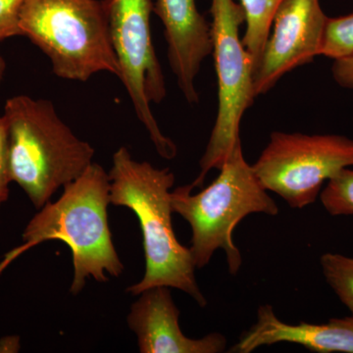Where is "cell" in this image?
I'll list each match as a JSON object with an SVG mask.
<instances>
[{
	"instance_id": "obj_10",
	"label": "cell",
	"mask_w": 353,
	"mask_h": 353,
	"mask_svg": "<svg viewBox=\"0 0 353 353\" xmlns=\"http://www.w3.org/2000/svg\"><path fill=\"white\" fill-rule=\"evenodd\" d=\"M153 12L163 25L169 64L178 87L188 103L194 105L199 102L196 77L212 50L210 24L196 0H157Z\"/></svg>"
},
{
	"instance_id": "obj_14",
	"label": "cell",
	"mask_w": 353,
	"mask_h": 353,
	"mask_svg": "<svg viewBox=\"0 0 353 353\" xmlns=\"http://www.w3.org/2000/svg\"><path fill=\"white\" fill-rule=\"evenodd\" d=\"M320 265L327 283L353 315V257L325 253L320 257Z\"/></svg>"
},
{
	"instance_id": "obj_1",
	"label": "cell",
	"mask_w": 353,
	"mask_h": 353,
	"mask_svg": "<svg viewBox=\"0 0 353 353\" xmlns=\"http://www.w3.org/2000/svg\"><path fill=\"white\" fill-rule=\"evenodd\" d=\"M110 180L101 165L94 163L63 187L57 201L39 209L23 233L22 245L14 248L0 263V273L30 248L48 241H64L72 252L74 279L70 292L78 294L85 281L108 280L106 273L119 277L124 266L114 248L108 225Z\"/></svg>"
},
{
	"instance_id": "obj_17",
	"label": "cell",
	"mask_w": 353,
	"mask_h": 353,
	"mask_svg": "<svg viewBox=\"0 0 353 353\" xmlns=\"http://www.w3.org/2000/svg\"><path fill=\"white\" fill-rule=\"evenodd\" d=\"M26 0H0V43L21 36L20 14Z\"/></svg>"
},
{
	"instance_id": "obj_20",
	"label": "cell",
	"mask_w": 353,
	"mask_h": 353,
	"mask_svg": "<svg viewBox=\"0 0 353 353\" xmlns=\"http://www.w3.org/2000/svg\"><path fill=\"white\" fill-rule=\"evenodd\" d=\"M6 62L0 53V85H1L2 80H3L4 74H6Z\"/></svg>"
},
{
	"instance_id": "obj_4",
	"label": "cell",
	"mask_w": 353,
	"mask_h": 353,
	"mask_svg": "<svg viewBox=\"0 0 353 353\" xmlns=\"http://www.w3.org/2000/svg\"><path fill=\"white\" fill-rule=\"evenodd\" d=\"M219 171L217 178L199 194H192V185L171 192L172 209L192 228L190 250L196 268H203L216 250H223L230 273L236 275L243 259L234 243V229L254 213L278 215L279 208L259 182L252 165L246 162L241 143L234 148Z\"/></svg>"
},
{
	"instance_id": "obj_15",
	"label": "cell",
	"mask_w": 353,
	"mask_h": 353,
	"mask_svg": "<svg viewBox=\"0 0 353 353\" xmlns=\"http://www.w3.org/2000/svg\"><path fill=\"white\" fill-rule=\"evenodd\" d=\"M320 199L330 215H353V169H343L329 180Z\"/></svg>"
},
{
	"instance_id": "obj_3",
	"label": "cell",
	"mask_w": 353,
	"mask_h": 353,
	"mask_svg": "<svg viewBox=\"0 0 353 353\" xmlns=\"http://www.w3.org/2000/svg\"><path fill=\"white\" fill-rule=\"evenodd\" d=\"M2 116L11 180L39 210L94 162V148L74 134L48 99L15 95Z\"/></svg>"
},
{
	"instance_id": "obj_6",
	"label": "cell",
	"mask_w": 353,
	"mask_h": 353,
	"mask_svg": "<svg viewBox=\"0 0 353 353\" xmlns=\"http://www.w3.org/2000/svg\"><path fill=\"white\" fill-rule=\"evenodd\" d=\"M211 54L214 58L218 85V110L201 173L192 183L201 187L212 169L224 163L234 148L241 145L240 128L245 111L256 99L253 85V63L240 30L245 23V11L234 0H211Z\"/></svg>"
},
{
	"instance_id": "obj_11",
	"label": "cell",
	"mask_w": 353,
	"mask_h": 353,
	"mask_svg": "<svg viewBox=\"0 0 353 353\" xmlns=\"http://www.w3.org/2000/svg\"><path fill=\"white\" fill-rule=\"evenodd\" d=\"M131 307L128 324L138 338L141 353H221L226 352L227 339L220 333L201 339L185 336L179 324L180 310L168 287L143 290Z\"/></svg>"
},
{
	"instance_id": "obj_9",
	"label": "cell",
	"mask_w": 353,
	"mask_h": 353,
	"mask_svg": "<svg viewBox=\"0 0 353 353\" xmlns=\"http://www.w3.org/2000/svg\"><path fill=\"white\" fill-rule=\"evenodd\" d=\"M328 18L319 0H283L253 74L255 97L266 94L285 74L320 57Z\"/></svg>"
},
{
	"instance_id": "obj_12",
	"label": "cell",
	"mask_w": 353,
	"mask_h": 353,
	"mask_svg": "<svg viewBox=\"0 0 353 353\" xmlns=\"http://www.w3.org/2000/svg\"><path fill=\"white\" fill-rule=\"evenodd\" d=\"M296 343L318 353H353V315L332 318L325 324H287L279 319L270 304L257 310V320L230 352L250 353L263 345Z\"/></svg>"
},
{
	"instance_id": "obj_19",
	"label": "cell",
	"mask_w": 353,
	"mask_h": 353,
	"mask_svg": "<svg viewBox=\"0 0 353 353\" xmlns=\"http://www.w3.org/2000/svg\"><path fill=\"white\" fill-rule=\"evenodd\" d=\"M332 74L334 82L341 88L353 90V53L347 57L334 60Z\"/></svg>"
},
{
	"instance_id": "obj_5",
	"label": "cell",
	"mask_w": 353,
	"mask_h": 353,
	"mask_svg": "<svg viewBox=\"0 0 353 353\" xmlns=\"http://www.w3.org/2000/svg\"><path fill=\"white\" fill-rule=\"evenodd\" d=\"M19 27L21 36L48 57L58 78L87 82L106 72L120 79L108 0H26Z\"/></svg>"
},
{
	"instance_id": "obj_8",
	"label": "cell",
	"mask_w": 353,
	"mask_h": 353,
	"mask_svg": "<svg viewBox=\"0 0 353 353\" xmlns=\"http://www.w3.org/2000/svg\"><path fill=\"white\" fill-rule=\"evenodd\" d=\"M109 29L134 112L150 134L158 154L173 159L176 146L160 130L152 104L167 95L166 82L152 38V0H108Z\"/></svg>"
},
{
	"instance_id": "obj_13",
	"label": "cell",
	"mask_w": 353,
	"mask_h": 353,
	"mask_svg": "<svg viewBox=\"0 0 353 353\" xmlns=\"http://www.w3.org/2000/svg\"><path fill=\"white\" fill-rule=\"evenodd\" d=\"M283 0H240L245 11V31L243 43L256 68L270 34L272 21Z\"/></svg>"
},
{
	"instance_id": "obj_7",
	"label": "cell",
	"mask_w": 353,
	"mask_h": 353,
	"mask_svg": "<svg viewBox=\"0 0 353 353\" xmlns=\"http://www.w3.org/2000/svg\"><path fill=\"white\" fill-rule=\"evenodd\" d=\"M353 167V139L340 134L274 132L252 165L259 182L288 205L303 209L316 201L323 185Z\"/></svg>"
},
{
	"instance_id": "obj_16",
	"label": "cell",
	"mask_w": 353,
	"mask_h": 353,
	"mask_svg": "<svg viewBox=\"0 0 353 353\" xmlns=\"http://www.w3.org/2000/svg\"><path fill=\"white\" fill-rule=\"evenodd\" d=\"M353 53V13L328 18L320 57L336 60Z\"/></svg>"
},
{
	"instance_id": "obj_2",
	"label": "cell",
	"mask_w": 353,
	"mask_h": 353,
	"mask_svg": "<svg viewBox=\"0 0 353 353\" xmlns=\"http://www.w3.org/2000/svg\"><path fill=\"white\" fill-rule=\"evenodd\" d=\"M108 175L110 203L131 209L143 232L145 276L127 292L139 296L143 290L164 285L182 290L205 307L208 301L197 284L190 248L179 243L173 229L170 189L175 175L169 168L137 161L125 146L114 153Z\"/></svg>"
},
{
	"instance_id": "obj_18",
	"label": "cell",
	"mask_w": 353,
	"mask_h": 353,
	"mask_svg": "<svg viewBox=\"0 0 353 353\" xmlns=\"http://www.w3.org/2000/svg\"><path fill=\"white\" fill-rule=\"evenodd\" d=\"M11 182L6 123L3 116H0V206L8 199L9 183Z\"/></svg>"
}]
</instances>
